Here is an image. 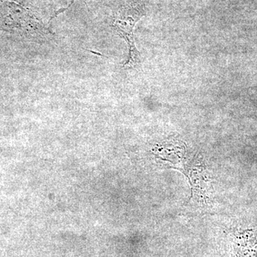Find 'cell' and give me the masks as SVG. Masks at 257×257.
<instances>
[{"instance_id": "obj_1", "label": "cell", "mask_w": 257, "mask_h": 257, "mask_svg": "<svg viewBox=\"0 0 257 257\" xmlns=\"http://www.w3.org/2000/svg\"><path fill=\"white\" fill-rule=\"evenodd\" d=\"M145 15L143 5L132 4L121 7L113 15L111 28L127 43L128 55L124 63V68H135L141 63L140 52L135 46L134 30L139 20Z\"/></svg>"}]
</instances>
